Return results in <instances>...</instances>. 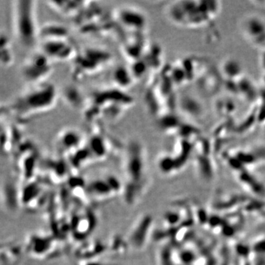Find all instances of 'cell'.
I'll use <instances>...</instances> for the list:
<instances>
[{
	"label": "cell",
	"instance_id": "277c9868",
	"mask_svg": "<svg viewBox=\"0 0 265 265\" xmlns=\"http://www.w3.org/2000/svg\"><path fill=\"white\" fill-rule=\"evenodd\" d=\"M126 196L129 202L134 201L136 198V190L138 182L143 175V156L142 150L140 145L136 142L131 143L128 147L126 152ZM123 187V188H124Z\"/></svg>",
	"mask_w": 265,
	"mask_h": 265
},
{
	"label": "cell",
	"instance_id": "9c48e42d",
	"mask_svg": "<svg viewBox=\"0 0 265 265\" xmlns=\"http://www.w3.org/2000/svg\"><path fill=\"white\" fill-rule=\"evenodd\" d=\"M121 185L117 179L107 178L93 180L88 187L91 196L96 199H107L119 193Z\"/></svg>",
	"mask_w": 265,
	"mask_h": 265
},
{
	"label": "cell",
	"instance_id": "4fadbf2b",
	"mask_svg": "<svg viewBox=\"0 0 265 265\" xmlns=\"http://www.w3.org/2000/svg\"><path fill=\"white\" fill-rule=\"evenodd\" d=\"M134 77L131 73V69L123 65L118 66L112 73V81L116 89L125 91L131 87Z\"/></svg>",
	"mask_w": 265,
	"mask_h": 265
},
{
	"label": "cell",
	"instance_id": "ba28073f",
	"mask_svg": "<svg viewBox=\"0 0 265 265\" xmlns=\"http://www.w3.org/2000/svg\"><path fill=\"white\" fill-rule=\"evenodd\" d=\"M118 23L125 29L138 33L146 26V18L144 13L134 7L124 6L118 8L115 13Z\"/></svg>",
	"mask_w": 265,
	"mask_h": 265
},
{
	"label": "cell",
	"instance_id": "52a82bcc",
	"mask_svg": "<svg viewBox=\"0 0 265 265\" xmlns=\"http://www.w3.org/2000/svg\"><path fill=\"white\" fill-rule=\"evenodd\" d=\"M40 51L51 60L66 62L75 58L77 52L69 39L42 40Z\"/></svg>",
	"mask_w": 265,
	"mask_h": 265
},
{
	"label": "cell",
	"instance_id": "7c38bea8",
	"mask_svg": "<svg viewBox=\"0 0 265 265\" xmlns=\"http://www.w3.org/2000/svg\"><path fill=\"white\" fill-rule=\"evenodd\" d=\"M87 148L92 158L100 160L107 156L108 145L102 135L93 134L89 138Z\"/></svg>",
	"mask_w": 265,
	"mask_h": 265
},
{
	"label": "cell",
	"instance_id": "30bf717a",
	"mask_svg": "<svg viewBox=\"0 0 265 265\" xmlns=\"http://www.w3.org/2000/svg\"><path fill=\"white\" fill-rule=\"evenodd\" d=\"M81 142L82 137L76 130L65 129L58 136L59 147L67 153H71L80 149Z\"/></svg>",
	"mask_w": 265,
	"mask_h": 265
},
{
	"label": "cell",
	"instance_id": "8fae6325",
	"mask_svg": "<svg viewBox=\"0 0 265 265\" xmlns=\"http://www.w3.org/2000/svg\"><path fill=\"white\" fill-rule=\"evenodd\" d=\"M39 38L42 40L69 39V31L59 24L47 23L40 28Z\"/></svg>",
	"mask_w": 265,
	"mask_h": 265
},
{
	"label": "cell",
	"instance_id": "5bb4252c",
	"mask_svg": "<svg viewBox=\"0 0 265 265\" xmlns=\"http://www.w3.org/2000/svg\"><path fill=\"white\" fill-rule=\"evenodd\" d=\"M1 47V64L5 67H8L13 63V54L12 51L11 43L7 35L2 33L0 38Z\"/></svg>",
	"mask_w": 265,
	"mask_h": 265
},
{
	"label": "cell",
	"instance_id": "3957f363",
	"mask_svg": "<svg viewBox=\"0 0 265 265\" xmlns=\"http://www.w3.org/2000/svg\"><path fill=\"white\" fill-rule=\"evenodd\" d=\"M92 114L97 112L106 113L110 117L119 116L126 108L129 107L133 104V99L128 95L125 91L109 88L97 91L93 94L92 98Z\"/></svg>",
	"mask_w": 265,
	"mask_h": 265
},
{
	"label": "cell",
	"instance_id": "6da1fadb",
	"mask_svg": "<svg viewBox=\"0 0 265 265\" xmlns=\"http://www.w3.org/2000/svg\"><path fill=\"white\" fill-rule=\"evenodd\" d=\"M56 101V89L50 83L30 84L16 98L13 109L20 117L28 118L50 111Z\"/></svg>",
	"mask_w": 265,
	"mask_h": 265
},
{
	"label": "cell",
	"instance_id": "7a4b0ae2",
	"mask_svg": "<svg viewBox=\"0 0 265 265\" xmlns=\"http://www.w3.org/2000/svg\"><path fill=\"white\" fill-rule=\"evenodd\" d=\"M12 27L18 43L31 47L39 38V29L36 17V2L33 0H15L12 2Z\"/></svg>",
	"mask_w": 265,
	"mask_h": 265
},
{
	"label": "cell",
	"instance_id": "5b68a950",
	"mask_svg": "<svg viewBox=\"0 0 265 265\" xmlns=\"http://www.w3.org/2000/svg\"><path fill=\"white\" fill-rule=\"evenodd\" d=\"M112 58L109 52L97 47H88L80 53H77L75 58L76 74L81 75H91L98 72L107 65Z\"/></svg>",
	"mask_w": 265,
	"mask_h": 265
},
{
	"label": "cell",
	"instance_id": "8992f818",
	"mask_svg": "<svg viewBox=\"0 0 265 265\" xmlns=\"http://www.w3.org/2000/svg\"><path fill=\"white\" fill-rule=\"evenodd\" d=\"M52 60L42 51L30 55L24 62L22 74L30 84L45 82L52 72Z\"/></svg>",
	"mask_w": 265,
	"mask_h": 265
}]
</instances>
